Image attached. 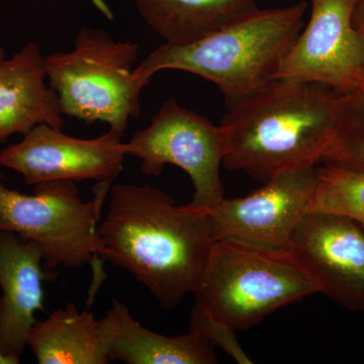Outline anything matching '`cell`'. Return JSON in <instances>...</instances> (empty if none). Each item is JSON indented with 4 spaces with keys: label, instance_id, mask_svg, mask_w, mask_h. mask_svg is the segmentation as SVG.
I'll list each match as a JSON object with an SVG mask.
<instances>
[{
    "label": "cell",
    "instance_id": "1",
    "mask_svg": "<svg viewBox=\"0 0 364 364\" xmlns=\"http://www.w3.org/2000/svg\"><path fill=\"white\" fill-rule=\"evenodd\" d=\"M97 238V257L132 273L167 310L195 293L215 242L208 213L133 183L112 186Z\"/></svg>",
    "mask_w": 364,
    "mask_h": 364
},
{
    "label": "cell",
    "instance_id": "2",
    "mask_svg": "<svg viewBox=\"0 0 364 364\" xmlns=\"http://www.w3.org/2000/svg\"><path fill=\"white\" fill-rule=\"evenodd\" d=\"M344 93L310 81H268L228 109L230 147L223 166L267 182L287 170L318 166L338 139Z\"/></svg>",
    "mask_w": 364,
    "mask_h": 364
},
{
    "label": "cell",
    "instance_id": "3",
    "mask_svg": "<svg viewBox=\"0 0 364 364\" xmlns=\"http://www.w3.org/2000/svg\"><path fill=\"white\" fill-rule=\"evenodd\" d=\"M308 4L256 9L245 18L186 45L165 43L134 69L145 87L157 72H191L214 83L228 109L274 78L304 28Z\"/></svg>",
    "mask_w": 364,
    "mask_h": 364
},
{
    "label": "cell",
    "instance_id": "4",
    "mask_svg": "<svg viewBox=\"0 0 364 364\" xmlns=\"http://www.w3.org/2000/svg\"><path fill=\"white\" fill-rule=\"evenodd\" d=\"M318 293V282L291 250L220 239L193 294L196 305L240 331Z\"/></svg>",
    "mask_w": 364,
    "mask_h": 364
},
{
    "label": "cell",
    "instance_id": "5",
    "mask_svg": "<svg viewBox=\"0 0 364 364\" xmlns=\"http://www.w3.org/2000/svg\"><path fill=\"white\" fill-rule=\"evenodd\" d=\"M138 53L136 43L82 28L71 51L46 56L47 80L64 116L102 122L124 133L132 117L140 116L144 87L134 74Z\"/></svg>",
    "mask_w": 364,
    "mask_h": 364
},
{
    "label": "cell",
    "instance_id": "6",
    "mask_svg": "<svg viewBox=\"0 0 364 364\" xmlns=\"http://www.w3.org/2000/svg\"><path fill=\"white\" fill-rule=\"evenodd\" d=\"M0 171V231L35 242L48 272L80 268L97 257V227L112 181L98 182L95 198L83 202L74 181L35 186V195L7 188Z\"/></svg>",
    "mask_w": 364,
    "mask_h": 364
},
{
    "label": "cell",
    "instance_id": "7",
    "mask_svg": "<svg viewBox=\"0 0 364 364\" xmlns=\"http://www.w3.org/2000/svg\"><path fill=\"white\" fill-rule=\"evenodd\" d=\"M230 147L224 124L166 100L149 126L124 143L126 155L138 158L145 176H159L167 164L186 171L193 186L189 207L210 213L222 202L224 188L220 169Z\"/></svg>",
    "mask_w": 364,
    "mask_h": 364
},
{
    "label": "cell",
    "instance_id": "8",
    "mask_svg": "<svg viewBox=\"0 0 364 364\" xmlns=\"http://www.w3.org/2000/svg\"><path fill=\"white\" fill-rule=\"evenodd\" d=\"M311 1L310 21L273 79L310 81L341 93L363 90L364 46L352 23L359 0Z\"/></svg>",
    "mask_w": 364,
    "mask_h": 364
},
{
    "label": "cell",
    "instance_id": "9",
    "mask_svg": "<svg viewBox=\"0 0 364 364\" xmlns=\"http://www.w3.org/2000/svg\"><path fill=\"white\" fill-rule=\"evenodd\" d=\"M318 166L280 172L243 198H226L208 213L215 241L247 242L289 250L299 222L312 210Z\"/></svg>",
    "mask_w": 364,
    "mask_h": 364
},
{
    "label": "cell",
    "instance_id": "10",
    "mask_svg": "<svg viewBox=\"0 0 364 364\" xmlns=\"http://www.w3.org/2000/svg\"><path fill=\"white\" fill-rule=\"evenodd\" d=\"M123 132L109 128L95 139H78L41 124L21 142L0 151V166L13 169L28 186L50 181H114L123 170Z\"/></svg>",
    "mask_w": 364,
    "mask_h": 364
},
{
    "label": "cell",
    "instance_id": "11",
    "mask_svg": "<svg viewBox=\"0 0 364 364\" xmlns=\"http://www.w3.org/2000/svg\"><path fill=\"white\" fill-rule=\"evenodd\" d=\"M289 250L318 282L320 293L364 312V230L358 223L311 210L294 230Z\"/></svg>",
    "mask_w": 364,
    "mask_h": 364
},
{
    "label": "cell",
    "instance_id": "12",
    "mask_svg": "<svg viewBox=\"0 0 364 364\" xmlns=\"http://www.w3.org/2000/svg\"><path fill=\"white\" fill-rule=\"evenodd\" d=\"M56 275L44 267V254L35 242L0 231V287L2 291L1 345L4 353L21 360L28 334L43 310V282Z\"/></svg>",
    "mask_w": 364,
    "mask_h": 364
},
{
    "label": "cell",
    "instance_id": "13",
    "mask_svg": "<svg viewBox=\"0 0 364 364\" xmlns=\"http://www.w3.org/2000/svg\"><path fill=\"white\" fill-rule=\"evenodd\" d=\"M41 124L63 130L65 119L58 97L47 85L42 49L30 42L0 64V144Z\"/></svg>",
    "mask_w": 364,
    "mask_h": 364
},
{
    "label": "cell",
    "instance_id": "14",
    "mask_svg": "<svg viewBox=\"0 0 364 364\" xmlns=\"http://www.w3.org/2000/svg\"><path fill=\"white\" fill-rule=\"evenodd\" d=\"M102 333L112 361L128 364H214L215 347L200 334L165 336L151 331L114 299L102 318Z\"/></svg>",
    "mask_w": 364,
    "mask_h": 364
},
{
    "label": "cell",
    "instance_id": "15",
    "mask_svg": "<svg viewBox=\"0 0 364 364\" xmlns=\"http://www.w3.org/2000/svg\"><path fill=\"white\" fill-rule=\"evenodd\" d=\"M26 346L40 364H107L111 363L102 333V320L75 304L53 311L37 321Z\"/></svg>",
    "mask_w": 364,
    "mask_h": 364
},
{
    "label": "cell",
    "instance_id": "16",
    "mask_svg": "<svg viewBox=\"0 0 364 364\" xmlns=\"http://www.w3.org/2000/svg\"><path fill=\"white\" fill-rule=\"evenodd\" d=\"M167 44L186 45L245 18L258 0H132Z\"/></svg>",
    "mask_w": 364,
    "mask_h": 364
},
{
    "label": "cell",
    "instance_id": "17",
    "mask_svg": "<svg viewBox=\"0 0 364 364\" xmlns=\"http://www.w3.org/2000/svg\"><path fill=\"white\" fill-rule=\"evenodd\" d=\"M311 210L345 215L364 230V170L330 164L318 166Z\"/></svg>",
    "mask_w": 364,
    "mask_h": 364
},
{
    "label": "cell",
    "instance_id": "18",
    "mask_svg": "<svg viewBox=\"0 0 364 364\" xmlns=\"http://www.w3.org/2000/svg\"><path fill=\"white\" fill-rule=\"evenodd\" d=\"M322 164L364 170V88L344 93L341 132Z\"/></svg>",
    "mask_w": 364,
    "mask_h": 364
},
{
    "label": "cell",
    "instance_id": "19",
    "mask_svg": "<svg viewBox=\"0 0 364 364\" xmlns=\"http://www.w3.org/2000/svg\"><path fill=\"white\" fill-rule=\"evenodd\" d=\"M191 332L198 333L213 346L220 347L229 354L236 363H253L246 352L242 348L236 336V330L227 323L213 317L202 306H193L191 316Z\"/></svg>",
    "mask_w": 364,
    "mask_h": 364
},
{
    "label": "cell",
    "instance_id": "20",
    "mask_svg": "<svg viewBox=\"0 0 364 364\" xmlns=\"http://www.w3.org/2000/svg\"><path fill=\"white\" fill-rule=\"evenodd\" d=\"M354 28L358 30L363 40L364 46V0H359L358 6L354 9L353 18H352Z\"/></svg>",
    "mask_w": 364,
    "mask_h": 364
},
{
    "label": "cell",
    "instance_id": "21",
    "mask_svg": "<svg viewBox=\"0 0 364 364\" xmlns=\"http://www.w3.org/2000/svg\"><path fill=\"white\" fill-rule=\"evenodd\" d=\"M1 309L2 301L1 298H0V320H1ZM20 363L21 360L11 358V356L6 355V354L4 353L1 345V332H0V364H18Z\"/></svg>",
    "mask_w": 364,
    "mask_h": 364
},
{
    "label": "cell",
    "instance_id": "22",
    "mask_svg": "<svg viewBox=\"0 0 364 364\" xmlns=\"http://www.w3.org/2000/svg\"><path fill=\"white\" fill-rule=\"evenodd\" d=\"M6 60V55H4V49H2L1 47H0V64L2 63V62Z\"/></svg>",
    "mask_w": 364,
    "mask_h": 364
}]
</instances>
